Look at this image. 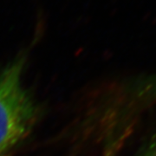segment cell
<instances>
[{"label": "cell", "instance_id": "obj_1", "mask_svg": "<svg viewBox=\"0 0 156 156\" xmlns=\"http://www.w3.org/2000/svg\"><path fill=\"white\" fill-rule=\"evenodd\" d=\"M27 54L0 70V156H15L40 118V106L23 83Z\"/></svg>", "mask_w": 156, "mask_h": 156}, {"label": "cell", "instance_id": "obj_2", "mask_svg": "<svg viewBox=\"0 0 156 156\" xmlns=\"http://www.w3.org/2000/svg\"><path fill=\"white\" fill-rule=\"evenodd\" d=\"M138 83L137 97L141 104H156V75L147 76Z\"/></svg>", "mask_w": 156, "mask_h": 156}, {"label": "cell", "instance_id": "obj_3", "mask_svg": "<svg viewBox=\"0 0 156 156\" xmlns=\"http://www.w3.org/2000/svg\"><path fill=\"white\" fill-rule=\"evenodd\" d=\"M137 156H156V139L147 144Z\"/></svg>", "mask_w": 156, "mask_h": 156}]
</instances>
